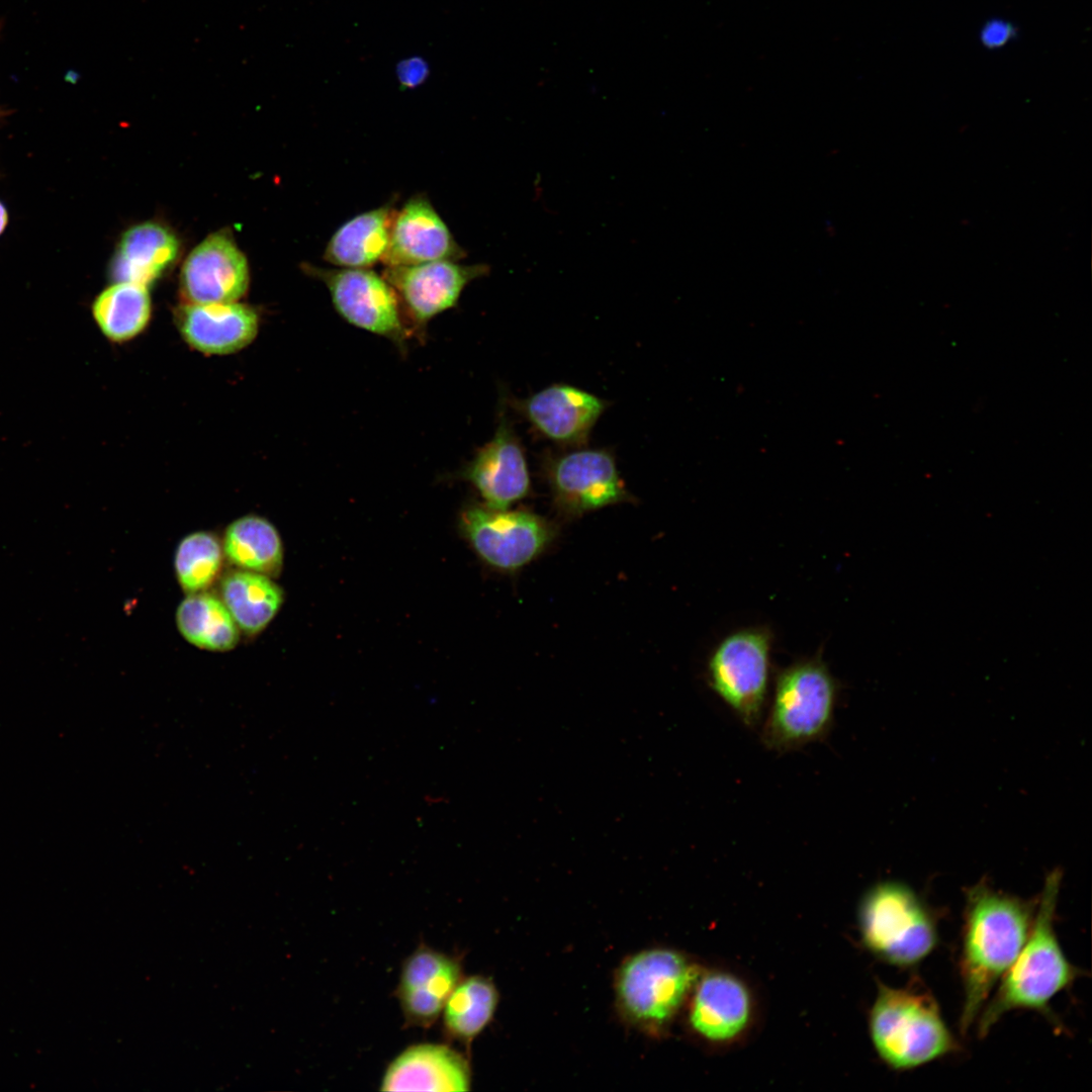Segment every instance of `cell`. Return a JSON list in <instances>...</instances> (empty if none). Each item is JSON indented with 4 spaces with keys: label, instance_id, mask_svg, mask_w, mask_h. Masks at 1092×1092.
Masks as SVG:
<instances>
[{
    "label": "cell",
    "instance_id": "obj_1",
    "mask_svg": "<svg viewBox=\"0 0 1092 1092\" xmlns=\"http://www.w3.org/2000/svg\"><path fill=\"white\" fill-rule=\"evenodd\" d=\"M1037 903L979 883L966 894L961 953L964 1004L960 1030L977 1020L995 984L1014 963L1033 924Z\"/></svg>",
    "mask_w": 1092,
    "mask_h": 1092
},
{
    "label": "cell",
    "instance_id": "obj_2",
    "mask_svg": "<svg viewBox=\"0 0 1092 1092\" xmlns=\"http://www.w3.org/2000/svg\"><path fill=\"white\" fill-rule=\"evenodd\" d=\"M1061 874L1045 880L1030 934L1003 975L995 995L979 1014L978 1035L984 1037L1007 1012L1031 1009L1051 1016L1049 1004L1083 973L1065 956L1055 931Z\"/></svg>",
    "mask_w": 1092,
    "mask_h": 1092
},
{
    "label": "cell",
    "instance_id": "obj_3",
    "mask_svg": "<svg viewBox=\"0 0 1092 1092\" xmlns=\"http://www.w3.org/2000/svg\"><path fill=\"white\" fill-rule=\"evenodd\" d=\"M869 1029L877 1054L896 1071L916 1069L959 1050L936 1000L916 984L905 988L880 984Z\"/></svg>",
    "mask_w": 1092,
    "mask_h": 1092
},
{
    "label": "cell",
    "instance_id": "obj_4",
    "mask_svg": "<svg viewBox=\"0 0 1092 1092\" xmlns=\"http://www.w3.org/2000/svg\"><path fill=\"white\" fill-rule=\"evenodd\" d=\"M837 686L818 658L806 659L781 670L760 739L769 750L785 752L819 740L830 730Z\"/></svg>",
    "mask_w": 1092,
    "mask_h": 1092
},
{
    "label": "cell",
    "instance_id": "obj_5",
    "mask_svg": "<svg viewBox=\"0 0 1092 1092\" xmlns=\"http://www.w3.org/2000/svg\"><path fill=\"white\" fill-rule=\"evenodd\" d=\"M858 926L867 948L885 963L911 968L936 947L937 923L929 906L908 886L884 882L860 901Z\"/></svg>",
    "mask_w": 1092,
    "mask_h": 1092
},
{
    "label": "cell",
    "instance_id": "obj_6",
    "mask_svg": "<svg viewBox=\"0 0 1092 1092\" xmlns=\"http://www.w3.org/2000/svg\"><path fill=\"white\" fill-rule=\"evenodd\" d=\"M699 972L680 953L653 948L629 958L617 976V995L625 1014L656 1029L679 1009Z\"/></svg>",
    "mask_w": 1092,
    "mask_h": 1092
},
{
    "label": "cell",
    "instance_id": "obj_7",
    "mask_svg": "<svg viewBox=\"0 0 1092 1092\" xmlns=\"http://www.w3.org/2000/svg\"><path fill=\"white\" fill-rule=\"evenodd\" d=\"M770 642L766 630H739L725 637L708 661L711 688L749 728L759 724L766 703Z\"/></svg>",
    "mask_w": 1092,
    "mask_h": 1092
},
{
    "label": "cell",
    "instance_id": "obj_8",
    "mask_svg": "<svg viewBox=\"0 0 1092 1092\" xmlns=\"http://www.w3.org/2000/svg\"><path fill=\"white\" fill-rule=\"evenodd\" d=\"M461 530L477 555L489 566L516 572L540 556L555 540L557 527L525 510H497L485 505L468 507Z\"/></svg>",
    "mask_w": 1092,
    "mask_h": 1092
},
{
    "label": "cell",
    "instance_id": "obj_9",
    "mask_svg": "<svg viewBox=\"0 0 1092 1092\" xmlns=\"http://www.w3.org/2000/svg\"><path fill=\"white\" fill-rule=\"evenodd\" d=\"M543 468L552 504L565 519L632 500L608 449L579 448L552 455Z\"/></svg>",
    "mask_w": 1092,
    "mask_h": 1092
},
{
    "label": "cell",
    "instance_id": "obj_10",
    "mask_svg": "<svg viewBox=\"0 0 1092 1092\" xmlns=\"http://www.w3.org/2000/svg\"><path fill=\"white\" fill-rule=\"evenodd\" d=\"M306 272L324 282L339 314L349 324L387 338L400 348L408 337L392 286L370 268H321Z\"/></svg>",
    "mask_w": 1092,
    "mask_h": 1092
},
{
    "label": "cell",
    "instance_id": "obj_11",
    "mask_svg": "<svg viewBox=\"0 0 1092 1092\" xmlns=\"http://www.w3.org/2000/svg\"><path fill=\"white\" fill-rule=\"evenodd\" d=\"M486 264L464 265L439 260L416 265L385 266L382 276L396 292L402 311L418 328L454 307L465 287L489 273Z\"/></svg>",
    "mask_w": 1092,
    "mask_h": 1092
},
{
    "label": "cell",
    "instance_id": "obj_12",
    "mask_svg": "<svg viewBox=\"0 0 1092 1092\" xmlns=\"http://www.w3.org/2000/svg\"><path fill=\"white\" fill-rule=\"evenodd\" d=\"M461 476L477 489L484 505L491 509H509L530 493L525 451L504 415L491 440L478 449Z\"/></svg>",
    "mask_w": 1092,
    "mask_h": 1092
},
{
    "label": "cell",
    "instance_id": "obj_13",
    "mask_svg": "<svg viewBox=\"0 0 1092 1092\" xmlns=\"http://www.w3.org/2000/svg\"><path fill=\"white\" fill-rule=\"evenodd\" d=\"M512 405L542 436L560 444L579 447L607 408V400L573 385L557 383Z\"/></svg>",
    "mask_w": 1092,
    "mask_h": 1092
},
{
    "label": "cell",
    "instance_id": "obj_14",
    "mask_svg": "<svg viewBox=\"0 0 1092 1092\" xmlns=\"http://www.w3.org/2000/svg\"><path fill=\"white\" fill-rule=\"evenodd\" d=\"M466 251L424 193L411 196L395 209L384 266L416 265L439 260L459 261Z\"/></svg>",
    "mask_w": 1092,
    "mask_h": 1092
},
{
    "label": "cell",
    "instance_id": "obj_15",
    "mask_svg": "<svg viewBox=\"0 0 1092 1092\" xmlns=\"http://www.w3.org/2000/svg\"><path fill=\"white\" fill-rule=\"evenodd\" d=\"M248 285L246 257L233 239L221 233L197 245L181 269V291L190 303L235 302Z\"/></svg>",
    "mask_w": 1092,
    "mask_h": 1092
},
{
    "label": "cell",
    "instance_id": "obj_16",
    "mask_svg": "<svg viewBox=\"0 0 1092 1092\" xmlns=\"http://www.w3.org/2000/svg\"><path fill=\"white\" fill-rule=\"evenodd\" d=\"M462 978L459 960L420 945L404 961L396 988L406 1025L431 1027Z\"/></svg>",
    "mask_w": 1092,
    "mask_h": 1092
},
{
    "label": "cell",
    "instance_id": "obj_17",
    "mask_svg": "<svg viewBox=\"0 0 1092 1092\" xmlns=\"http://www.w3.org/2000/svg\"><path fill=\"white\" fill-rule=\"evenodd\" d=\"M468 1061L446 1044L420 1043L401 1052L387 1067L381 1091H468Z\"/></svg>",
    "mask_w": 1092,
    "mask_h": 1092
},
{
    "label": "cell",
    "instance_id": "obj_18",
    "mask_svg": "<svg viewBox=\"0 0 1092 1092\" xmlns=\"http://www.w3.org/2000/svg\"><path fill=\"white\" fill-rule=\"evenodd\" d=\"M751 997L741 980L724 972H712L699 980L690 1009L695 1031L712 1042L736 1038L751 1018Z\"/></svg>",
    "mask_w": 1092,
    "mask_h": 1092
},
{
    "label": "cell",
    "instance_id": "obj_19",
    "mask_svg": "<svg viewBox=\"0 0 1092 1092\" xmlns=\"http://www.w3.org/2000/svg\"><path fill=\"white\" fill-rule=\"evenodd\" d=\"M258 314L243 303H190L178 313L185 341L205 354H231L249 345L258 333Z\"/></svg>",
    "mask_w": 1092,
    "mask_h": 1092
},
{
    "label": "cell",
    "instance_id": "obj_20",
    "mask_svg": "<svg viewBox=\"0 0 1092 1092\" xmlns=\"http://www.w3.org/2000/svg\"><path fill=\"white\" fill-rule=\"evenodd\" d=\"M179 241L168 228L147 221L128 229L120 239L110 266L115 282L148 286L177 258Z\"/></svg>",
    "mask_w": 1092,
    "mask_h": 1092
},
{
    "label": "cell",
    "instance_id": "obj_21",
    "mask_svg": "<svg viewBox=\"0 0 1092 1092\" xmlns=\"http://www.w3.org/2000/svg\"><path fill=\"white\" fill-rule=\"evenodd\" d=\"M394 211L391 200L345 221L327 243L324 260L340 268H371L382 261Z\"/></svg>",
    "mask_w": 1092,
    "mask_h": 1092
},
{
    "label": "cell",
    "instance_id": "obj_22",
    "mask_svg": "<svg viewBox=\"0 0 1092 1092\" xmlns=\"http://www.w3.org/2000/svg\"><path fill=\"white\" fill-rule=\"evenodd\" d=\"M219 590L240 631L248 636L262 632L284 601L282 588L272 577L240 568L221 577Z\"/></svg>",
    "mask_w": 1092,
    "mask_h": 1092
},
{
    "label": "cell",
    "instance_id": "obj_23",
    "mask_svg": "<svg viewBox=\"0 0 1092 1092\" xmlns=\"http://www.w3.org/2000/svg\"><path fill=\"white\" fill-rule=\"evenodd\" d=\"M224 557L237 568L278 576L283 566V546L274 525L257 515L232 522L222 538Z\"/></svg>",
    "mask_w": 1092,
    "mask_h": 1092
},
{
    "label": "cell",
    "instance_id": "obj_24",
    "mask_svg": "<svg viewBox=\"0 0 1092 1092\" xmlns=\"http://www.w3.org/2000/svg\"><path fill=\"white\" fill-rule=\"evenodd\" d=\"M176 624L186 641L203 650L226 652L240 641V629L221 598L207 590L186 596Z\"/></svg>",
    "mask_w": 1092,
    "mask_h": 1092
},
{
    "label": "cell",
    "instance_id": "obj_25",
    "mask_svg": "<svg viewBox=\"0 0 1092 1092\" xmlns=\"http://www.w3.org/2000/svg\"><path fill=\"white\" fill-rule=\"evenodd\" d=\"M497 1000V991L489 979L462 978L441 1013L446 1037L469 1045L491 1020Z\"/></svg>",
    "mask_w": 1092,
    "mask_h": 1092
},
{
    "label": "cell",
    "instance_id": "obj_26",
    "mask_svg": "<svg viewBox=\"0 0 1092 1092\" xmlns=\"http://www.w3.org/2000/svg\"><path fill=\"white\" fill-rule=\"evenodd\" d=\"M151 297L147 286L114 282L101 291L92 304V314L103 335L123 342L139 335L151 317Z\"/></svg>",
    "mask_w": 1092,
    "mask_h": 1092
},
{
    "label": "cell",
    "instance_id": "obj_27",
    "mask_svg": "<svg viewBox=\"0 0 1092 1092\" xmlns=\"http://www.w3.org/2000/svg\"><path fill=\"white\" fill-rule=\"evenodd\" d=\"M222 544L214 533L197 531L185 536L174 555V569L183 592L207 590L220 574L223 564Z\"/></svg>",
    "mask_w": 1092,
    "mask_h": 1092
},
{
    "label": "cell",
    "instance_id": "obj_28",
    "mask_svg": "<svg viewBox=\"0 0 1092 1092\" xmlns=\"http://www.w3.org/2000/svg\"><path fill=\"white\" fill-rule=\"evenodd\" d=\"M1013 26L1000 19L987 22L981 30L980 38L988 49H998L1005 46L1014 35Z\"/></svg>",
    "mask_w": 1092,
    "mask_h": 1092
},
{
    "label": "cell",
    "instance_id": "obj_29",
    "mask_svg": "<svg viewBox=\"0 0 1092 1092\" xmlns=\"http://www.w3.org/2000/svg\"><path fill=\"white\" fill-rule=\"evenodd\" d=\"M428 73L427 64L420 58L403 61L397 67V77L404 88H415L421 85L426 80Z\"/></svg>",
    "mask_w": 1092,
    "mask_h": 1092
},
{
    "label": "cell",
    "instance_id": "obj_30",
    "mask_svg": "<svg viewBox=\"0 0 1092 1092\" xmlns=\"http://www.w3.org/2000/svg\"><path fill=\"white\" fill-rule=\"evenodd\" d=\"M8 224V211L6 206L0 201V236L6 230Z\"/></svg>",
    "mask_w": 1092,
    "mask_h": 1092
}]
</instances>
